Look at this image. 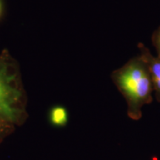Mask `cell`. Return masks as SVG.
<instances>
[{"label": "cell", "mask_w": 160, "mask_h": 160, "mask_svg": "<svg viewBox=\"0 0 160 160\" xmlns=\"http://www.w3.org/2000/svg\"><path fill=\"white\" fill-rule=\"evenodd\" d=\"M112 79L127 100L132 114L137 115L141 107L151 100L153 85L148 66L140 55L116 70Z\"/></svg>", "instance_id": "obj_1"}, {"label": "cell", "mask_w": 160, "mask_h": 160, "mask_svg": "<svg viewBox=\"0 0 160 160\" xmlns=\"http://www.w3.org/2000/svg\"><path fill=\"white\" fill-rule=\"evenodd\" d=\"M24 97L17 62L4 49L0 53V119L17 122L22 114Z\"/></svg>", "instance_id": "obj_2"}, {"label": "cell", "mask_w": 160, "mask_h": 160, "mask_svg": "<svg viewBox=\"0 0 160 160\" xmlns=\"http://www.w3.org/2000/svg\"><path fill=\"white\" fill-rule=\"evenodd\" d=\"M140 56L145 60L151 77L153 89H154L158 99L160 100V58L155 57L142 43L138 45Z\"/></svg>", "instance_id": "obj_3"}, {"label": "cell", "mask_w": 160, "mask_h": 160, "mask_svg": "<svg viewBox=\"0 0 160 160\" xmlns=\"http://www.w3.org/2000/svg\"><path fill=\"white\" fill-rule=\"evenodd\" d=\"M50 119L53 125L57 126L65 125L68 121V113L65 108L57 106L51 110Z\"/></svg>", "instance_id": "obj_4"}, {"label": "cell", "mask_w": 160, "mask_h": 160, "mask_svg": "<svg viewBox=\"0 0 160 160\" xmlns=\"http://www.w3.org/2000/svg\"><path fill=\"white\" fill-rule=\"evenodd\" d=\"M152 42L157 52V56L160 58V27L156 30L152 36Z\"/></svg>", "instance_id": "obj_5"}, {"label": "cell", "mask_w": 160, "mask_h": 160, "mask_svg": "<svg viewBox=\"0 0 160 160\" xmlns=\"http://www.w3.org/2000/svg\"><path fill=\"white\" fill-rule=\"evenodd\" d=\"M6 123L5 121H3L2 119H0V133H1L2 131H5V125Z\"/></svg>", "instance_id": "obj_6"}, {"label": "cell", "mask_w": 160, "mask_h": 160, "mask_svg": "<svg viewBox=\"0 0 160 160\" xmlns=\"http://www.w3.org/2000/svg\"><path fill=\"white\" fill-rule=\"evenodd\" d=\"M2 13V5L1 0H0V17H1Z\"/></svg>", "instance_id": "obj_7"}]
</instances>
